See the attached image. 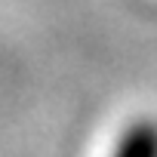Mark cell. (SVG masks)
Wrapping results in <instances>:
<instances>
[{"mask_svg": "<svg viewBox=\"0 0 157 157\" xmlns=\"http://www.w3.org/2000/svg\"><path fill=\"white\" fill-rule=\"evenodd\" d=\"M120 154H157V126H136L117 148Z\"/></svg>", "mask_w": 157, "mask_h": 157, "instance_id": "6da1fadb", "label": "cell"}]
</instances>
